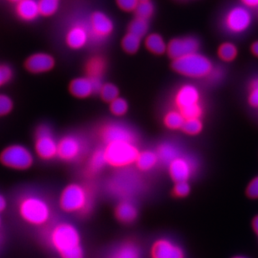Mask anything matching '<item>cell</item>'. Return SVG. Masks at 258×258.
Masks as SVG:
<instances>
[{"instance_id":"obj_13","label":"cell","mask_w":258,"mask_h":258,"mask_svg":"<svg viewBox=\"0 0 258 258\" xmlns=\"http://www.w3.org/2000/svg\"><path fill=\"white\" fill-rule=\"evenodd\" d=\"M169 174L175 182L187 181L196 171L195 162L188 157L179 156L169 164Z\"/></svg>"},{"instance_id":"obj_33","label":"cell","mask_w":258,"mask_h":258,"mask_svg":"<svg viewBox=\"0 0 258 258\" xmlns=\"http://www.w3.org/2000/svg\"><path fill=\"white\" fill-rule=\"evenodd\" d=\"M38 4L40 15L45 17L54 15L59 7L58 0H39Z\"/></svg>"},{"instance_id":"obj_4","label":"cell","mask_w":258,"mask_h":258,"mask_svg":"<svg viewBox=\"0 0 258 258\" xmlns=\"http://www.w3.org/2000/svg\"><path fill=\"white\" fill-rule=\"evenodd\" d=\"M175 104L185 119L200 118L202 115L201 93L194 85L182 86L175 95Z\"/></svg>"},{"instance_id":"obj_10","label":"cell","mask_w":258,"mask_h":258,"mask_svg":"<svg viewBox=\"0 0 258 258\" xmlns=\"http://www.w3.org/2000/svg\"><path fill=\"white\" fill-rule=\"evenodd\" d=\"M88 26L91 38L97 41H101L109 37L114 30V24L112 19L101 11L94 12L91 15Z\"/></svg>"},{"instance_id":"obj_3","label":"cell","mask_w":258,"mask_h":258,"mask_svg":"<svg viewBox=\"0 0 258 258\" xmlns=\"http://www.w3.org/2000/svg\"><path fill=\"white\" fill-rule=\"evenodd\" d=\"M172 67L179 74L191 78L208 77L214 68L210 59L198 52L174 60Z\"/></svg>"},{"instance_id":"obj_9","label":"cell","mask_w":258,"mask_h":258,"mask_svg":"<svg viewBox=\"0 0 258 258\" xmlns=\"http://www.w3.org/2000/svg\"><path fill=\"white\" fill-rule=\"evenodd\" d=\"M35 149L38 155L44 159H53L57 155L58 143L55 141L50 127L46 125H42L37 129Z\"/></svg>"},{"instance_id":"obj_45","label":"cell","mask_w":258,"mask_h":258,"mask_svg":"<svg viewBox=\"0 0 258 258\" xmlns=\"http://www.w3.org/2000/svg\"><path fill=\"white\" fill-rule=\"evenodd\" d=\"M251 53H252L256 57L258 58V40L255 41V42L251 45Z\"/></svg>"},{"instance_id":"obj_44","label":"cell","mask_w":258,"mask_h":258,"mask_svg":"<svg viewBox=\"0 0 258 258\" xmlns=\"http://www.w3.org/2000/svg\"><path fill=\"white\" fill-rule=\"evenodd\" d=\"M221 76H222V72L221 70L213 68V70L211 71V73L207 77H210V79L213 80L216 82V81H218L219 78H221Z\"/></svg>"},{"instance_id":"obj_35","label":"cell","mask_w":258,"mask_h":258,"mask_svg":"<svg viewBox=\"0 0 258 258\" xmlns=\"http://www.w3.org/2000/svg\"><path fill=\"white\" fill-rule=\"evenodd\" d=\"M100 94L105 102H112L118 97V89L113 84L102 85L100 90Z\"/></svg>"},{"instance_id":"obj_28","label":"cell","mask_w":258,"mask_h":258,"mask_svg":"<svg viewBox=\"0 0 258 258\" xmlns=\"http://www.w3.org/2000/svg\"><path fill=\"white\" fill-rule=\"evenodd\" d=\"M184 121L185 118L179 110H172L168 112L164 117V123L166 125V127L174 130L182 128Z\"/></svg>"},{"instance_id":"obj_39","label":"cell","mask_w":258,"mask_h":258,"mask_svg":"<svg viewBox=\"0 0 258 258\" xmlns=\"http://www.w3.org/2000/svg\"><path fill=\"white\" fill-rule=\"evenodd\" d=\"M190 190L189 184L187 181L176 182L174 187V194L178 197H185Z\"/></svg>"},{"instance_id":"obj_30","label":"cell","mask_w":258,"mask_h":258,"mask_svg":"<svg viewBox=\"0 0 258 258\" xmlns=\"http://www.w3.org/2000/svg\"><path fill=\"white\" fill-rule=\"evenodd\" d=\"M141 40L142 38L128 32L122 39V48L128 54H134L139 50L141 45Z\"/></svg>"},{"instance_id":"obj_18","label":"cell","mask_w":258,"mask_h":258,"mask_svg":"<svg viewBox=\"0 0 258 258\" xmlns=\"http://www.w3.org/2000/svg\"><path fill=\"white\" fill-rule=\"evenodd\" d=\"M138 189V180L135 175L122 173V174L116 175L112 179L110 189L113 193L117 194V196H128Z\"/></svg>"},{"instance_id":"obj_40","label":"cell","mask_w":258,"mask_h":258,"mask_svg":"<svg viewBox=\"0 0 258 258\" xmlns=\"http://www.w3.org/2000/svg\"><path fill=\"white\" fill-rule=\"evenodd\" d=\"M117 5L123 11H134L139 4L138 0H116Z\"/></svg>"},{"instance_id":"obj_47","label":"cell","mask_w":258,"mask_h":258,"mask_svg":"<svg viewBox=\"0 0 258 258\" xmlns=\"http://www.w3.org/2000/svg\"><path fill=\"white\" fill-rule=\"evenodd\" d=\"M6 208V201L2 196H0V212Z\"/></svg>"},{"instance_id":"obj_1","label":"cell","mask_w":258,"mask_h":258,"mask_svg":"<svg viewBox=\"0 0 258 258\" xmlns=\"http://www.w3.org/2000/svg\"><path fill=\"white\" fill-rule=\"evenodd\" d=\"M48 241L60 258H85L81 235L72 224L63 222L53 226Z\"/></svg>"},{"instance_id":"obj_16","label":"cell","mask_w":258,"mask_h":258,"mask_svg":"<svg viewBox=\"0 0 258 258\" xmlns=\"http://www.w3.org/2000/svg\"><path fill=\"white\" fill-rule=\"evenodd\" d=\"M102 84L101 80L92 79L90 77H80L72 81L70 85V90L75 97H89L93 92H100Z\"/></svg>"},{"instance_id":"obj_52","label":"cell","mask_w":258,"mask_h":258,"mask_svg":"<svg viewBox=\"0 0 258 258\" xmlns=\"http://www.w3.org/2000/svg\"><path fill=\"white\" fill-rule=\"evenodd\" d=\"M0 244H1V238H0Z\"/></svg>"},{"instance_id":"obj_12","label":"cell","mask_w":258,"mask_h":258,"mask_svg":"<svg viewBox=\"0 0 258 258\" xmlns=\"http://www.w3.org/2000/svg\"><path fill=\"white\" fill-rule=\"evenodd\" d=\"M102 139L107 144L115 142L136 141V134L130 127L122 123H112L102 129Z\"/></svg>"},{"instance_id":"obj_41","label":"cell","mask_w":258,"mask_h":258,"mask_svg":"<svg viewBox=\"0 0 258 258\" xmlns=\"http://www.w3.org/2000/svg\"><path fill=\"white\" fill-rule=\"evenodd\" d=\"M12 71L7 66H0V87L7 83L12 77Z\"/></svg>"},{"instance_id":"obj_46","label":"cell","mask_w":258,"mask_h":258,"mask_svg":"<svg viewBox=\"0 0 258 258\" xmlns=\"http://www.w3.org/2000/svg\"><path fill=\"white\" fill-rule=\"evenodd\" d=\"M252 228L256 234V236H258V216H256L252 221Z\"/></svg>"},{"instance_id":"obj_11","label":"cell","mask_w":258,"mask_h":258,"mask_svg":"<svg viewBox=\"0 0 258 258\" xmlns=\"http://www.w3.org/2000/svg\"><path fill=\"white\" fill-rule=\"evenodd\" d=\"M200 41L194 36L174 38L169 43L167 52L169 56L176 60L184 57L185 55L198 52Z\"/></svg>"},{"instance_id":"obj_37","label":"cell","mask_w":258,"mask_h":258,"mask_svg":"<svg viewBox=\"0 0 258 258\" xmlns=\"http://www.w3.org/2000/svg\"><path fill=\"white\" fill-rule=\"evenodd\" d=\"M249 104L254 108H258V77L254 78L249 86Z\"/></svg>"},{"instance_id":"obj_22","label":"cell","mask_w":258,"mask_h":258,"mask_svg":"<svg viewBox=\"0 0 258 258\" xmlns=\"http://www.w3.org/2000/svg\"><path fill=\"white\" fill-rule=\"evenodd\" d=\"M157 155L159 160L165 164H169L174 159L180 156V153L176 145L170 143H164L157 149Z\"/></svg>"},{"instance_id":"obj_51","label":"cell","mask_w":258,"mask_h":258,"mask_svg":"<svg viewBox=\"0 0 258 258\" xmlns=\"http://www.w3.org/2000/svg\"><path fill=\"white\" fill-rule=\"evenodd\" d=\"M0 226H1V219H0Z\"/></svg>"},{"instance_id":"obj_20","label":"cell","mask_w":258,"mask_h":258,"mask_svg":"<svg viewBox=\"0 0 258 258\" xmlns=\"http://www.w3.org/2000/svg\"><path fill=\"white\" fill-rule=\"evenodd\" d=\"M16 12L20 19L32 21L40 15L39 4L36 0H21L18 3Z\"/></svg>"},{"instance_id":"obj_31","label":"cell","mask_w":258,"mask_h":258,"mask_svg":"<svg viewBox=\"0 0 258 258\" xmlns=\"http://www.w3.org/2000/svg\"><path fill=\"white\" fill-rule=\"evenodd\" d=\"M134 12H135L136 17L149 20L150 18L153 17V15L155 12V6L151 0L146 1V2H140L137 5Z\"/></svg>"},{"instance_id":"obj_24","label":"cell","mask_w":258,"mask_h":258,"mask_svg":"<svg viewBox=\"0 0 258 258\" xmlns=\"http://www.w3.org/2000/svg\"><path fill=\"white\" fill-rule=\"evenodd\" d=\"M147 49L155 55H162L167 51L168 45L164 42V39L159 34H151L148 35L145 40Z\"/></svg>"},{"instance_id":"obj_27","label":"cell","mask_w":258,"mask_h":258,"mask_svg":"<svg viewBox=\"0 0 258 258\" xmlns=\"http://www.w3.org/2000/svg\"><path fill=\"white\" fill-rule=\"evenodd\" d=\"M149 29V20L136 17L129 24L128 32L132 33L139 37L143 38L147 35Z\"/></svg>"},{"instance_id":"obj_14","label":"cell","mask_w":258,"mask_h":258,"mask_svg":"<svg viewBox=\"0 0 258 258\" xmlns=\"http://www.w3.org/2000/svg\"><path fill=\"white\" fill-rule=\"evenodd\" d=\"M152 258H184L183 249L169 239L162 238L154 242L151 249Z\"/></svg>"},{"instance_id":"obj_42","label":"cell","mask_w":258,"mask_h":258,"mask_svg":"<svg viewBox=\"0 0 258 258\" xmlns=\"http://www.w3.org/2000/svg\"><path fill=\"white\" fill-rule=\"evenodd\" d=\"M246 195L251 199H258V177L252 179L246 188Z\"/></svg>"},{"instance_id":"obj_26","label":"cell","mask_w":258,"mask_h":258,"mask_svg":"<svg viewBox=\"0 0 258 258\" xmlns=\"http://www.w3.org/2000/svg\"><path fill=\"white\" fill-rule=\"evenodd\" d=\"M114 258H140V250L136 244L127 242L116 250Z\"/></svg>"},{"instance_id":"obj_50","label":"cell","mask_w":258,"mask_h":258,"mask_svg":"<svg viewBox=\"0 0 258 258\" xmlns=\"http://www.w3.org/2000/svg\"><path fill=\"white\" fill-rule=\"evenodd\" d=\"M138 1H139V3L146 2V1H149V0H138Z\"/></svg>"},{"instance_id":"obj_21","label":"cell","mask_w":258,"mask_h":258,"mask_svg":"<svg viewBox=\"0 0 258 258\" xmlns=\"http://www.w3.org/2000/svg\"><path fill=\"white\" fill-rule=\"evenodd\" d=\"M116 216L122 223L134 222L138 216L136 206L131 201H122L116 208Z\"/></svg>"},{"instance_id":"obj_36","label":"cell","mask_w":258,"mask_h":258,"mask_svg":"<svg viewBox=\"0 0 258 258\" xmlns=\"http://www.w3.org/2000/svg\"><path fill=\"white\" fill-rule=\"evenodd\" d=\"M110 109H111V112L116 116H122L127 112L128 105L124 99L117 97V99H115L114 101L111 102Z\"/></svg>"},{"instance_id":"obj_5","label":"cell","mask_w":258,"mask_h":258,"mask_svg":"<svg viewBox=\"0 0 258 258\" xmlns=\"http://www.w3.org/2000/svg\"><path fill=\"white\" fill-rule=\"evenodd\" d=\"M107 164L122 168L134 164L139 156V149L134 143L115 142L107 144L104 149Z\"/></svg>"},{"instance_id":"obj_15","label":"cell","mask_w":258,"mask_h":258,"mask_svg":"<svg viewBox=\"0 0 258 258\" xmlns=\"http://www.w3.org/2000/svg\"><path fill=\"white\" fill-rule=\"evenodd\" d=\"M83 152V144L78 138L67 136L58 143L57 156L60 159L72 161L77 159Z\"/></svg>"},{"instance_id":"obj_8","label":"cell","mask_w":258,"mask_h":258,"mask_svg":"<svg viewBox=\"0 0 258 258\" xmlns=\"http://www.w3.org/2000/svg\"><path fill=\"white\" fill-rule=\"evenodd\" d=\"M0 160L7 167L15 169H26L33 164L31 153L25 147L12 145L1 154Z\"/></svg>"},{"instance_id":"obj_17","label":"cell","mask_w":258,"mask_h":258,"mask_svg":"<svg viewBox=\"0 0 258 258\" xmlns=\"http://www.w3.org/2000/svg\"><path fill=\"white\" fill-rule=\"evenodd\" d=\"M91 38L89 26L84 24L73 25L67 35V44L69 47L78 50L84 47Z\"/></svg>"},{"instance_id":"obj_38","label":"cell","mask_w":258,"mask_h":258,"mask_svg":"<svg viewBox=\"0 0 258 258\" xmlns=\"http://www.w3.org/2000/svg\"><path fill=\"white\" fill-rule=\"evenodd\" d=\"M12 108V100L6 95H0V116H5L10 113Z\"/></svg>"},{"instance_id":"obj_49","label":"cell","mask_w":258,"mask_h":258,"mask_svg":"<svg viewBox=\"0 0 258 258\" xmlns=\"http://www.w3.org/2000/svg\"><path fill=\"white\" fill-rule=\"evenodd\" d=\"M232 258H247V257H246V256H234V257H232Z\"/></svg>"},{"instance_id":"obj_25","label":"cell","mask_w":258,"mask_h":258,"mask_svg":"<svg viewBox=\"0 0 258 258\" xmlns=\"http://www.w3.org/2000/svg\"><path fill=\"white\" fill-rule=\"evenodd\" d=\"M106 69V63L102 57L96 56L89 60L87 63V72L90 78L101 80Z\"/></svg>"},{"instance_id":"obj_48","label":"cell","mask_w":258,"mask_h":258,"mask_svg":"<svg viewBox=\"0 0 258 258\" xmlns=\"http://www.w3.org/2000/svg\"><path fill=\"white\" fill-rule=\"evenodd\" d=\"M10 1H11V2H13V3H19V2H20V1H21V0H10Z\"/></svg>"},{"instance_id":"obj_32","label":"cell","mask_w":258,"mask_h":258,"mask_svg":"<svg viewBox=\"0 0 258 258\" xmlns=\"http://www.w3.org/2000/svg\"><path fill=\"white\" fill-rule=\"evenodd\" d=\"M107 164L106 157H105L104 149H99L92 154L90 159L89 168L91 171L97 173L104 167Z\"/></svg>"},{"instance_id":"obj_6","label":"cell","mask_w":258,"mask_h":258,"mask_svg":"<svg viewBox=\"0 0 258 258\" xmlns=\"http://www.w3.org/2000/svg\"><path fill=\"white\" fill-rule=\"evenodd\" d=\"M251 10L244 5H236L229 9L221 20L222 27L231 35H241L246 32L252 24Z\"/></svg>"},{"instance_id":"obj_34","label":"cell","mask_w":258,"mask_h":258,"mask_svg":"<svg viewBox=\"0 0 258 258\" xmlns=\"http://www.w3.org/2000/svg\"><path fill=\"white\" fill-rule=\"evenodd\" d=\"M202 127L203 125L200 118H189L185 119L181 129L189 135H196L201 133Z\"/></svg>"},{"instance_id":"obj_43","label":"cell","mask_w":258,"mask_h":258,"mask_svg":"<svg viewBox=\"0 0 258 258\" xmlns=\"http://www.w3.org/2000/svg\"><path fill=\"white\" fill-rule=\"evenodd\" d=\"M241 5L249 10H258V0H241Z\"/></svg>"},{"instance_id":"obj_23","label":"cell","mask_w":258,"mask_h":258,"mask_svg":"<svg viewBox=\"0 0 258 258\" xmlns=\"http://www.w3.org/2000/svg\"><path fill=\"white\" fill-rule=\"evenodd\" d=\"M159 161V158L156 153L153 151H144L139 153L137 158V166L140 170L148 171L153 169Z\"/></svg>"},{"instance_id":"obj_7","label":"cell","mask_w":258,"mask_h":258,"mask_svg":"<svg viewBox=\"0 0 258 258\" xmlns=\"http://www.w3.org/2000/svg\"><path fill=\"white\" fill-rule=\"evenodd\" d=\"M60 206L63 211L70 213L87 211L90 209V198L87 189L80 184H70L60 196Z\"/></svg>"},{"instance_id":"obj_29","label":"cell","mask_w":258,"mask_h":258,"mask_svg":"<svg viewBox=\"0 0 258 258\" xmlns=\"http://www.w3.org/2000/svg\"><path fill=\"white\" fill-rule=\"evenodd\" d=\"M237 48L233 43L226 42L219 47V57L226 62H231L235 60L237 55Z\"/></svg>"},{"instance_id":"obj_19","label":"cell","mask_w":258,"mask_h":258,"mask_svg":"<svg viewBox=\"0 0 258 258\" xmlns=\"http://www.w3.org/2000/svg\"><path fill=\"white\" fill-rule=\"evenodd\" d=\"M55 66V60L50 55L45 53H37L32 55L25 62L28 71L33 73L49 72Z\"/></svg>"},{"instance_id":"obj_2","label":"cell","mask_w":258,"mask_h":258,"mask_svg":"<svg viewBox=\"0 0 258 258\" xmlns=\"http://www.w3.org/2000/svg\"><path fill=\"white\" fill-rule=\"evenodd\" d=\"M19 212L24 221L33 226H43L51 216L47 202L39 196H25L20 201Z\"/></svg>"}]
</instances>
